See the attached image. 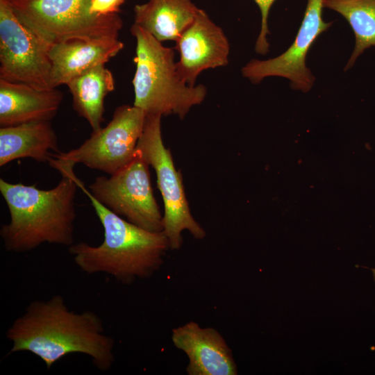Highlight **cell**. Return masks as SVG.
Returning <instances> with one entry per match:
<instances>
[{
	"mask_svg": "<svg viewBox=\"0 0 375 375\" xmlns=\"http://www.w3.org/2000/svg\"><path fill=\"white\" fill-rule=\"evenodd\" d=\"M63 99L55 89L39 90L0 78V126L51 121Z\"/></svg>",
	"mask_w": 375,
	"mask_h": 375,
	"instance_id": "14",
	"label": "cell"
},
{
	"mask_svg": "<svg viewBox=\"0 0 375 375\" xmlns=\"http://www.w3.org/2000/svg\"><path fill=\"white\" fill-rule=\"evenodd\" d=\"M149 165L136 149L132 160L109 177L99 176L90 194L129 222L151 232H162L163 216L151 185Z\"/></svg>",
	"mask_w": 375,
	"mask_h": 375,
	"instance_id": "9",
	"label": "cell"
},
{
	"mask_svg": "<svg viewBox=\"0 0 375 375\" xmlns=\"http://www.w3.org/2000/svg\"><path fill=\"white\" fill-rule=\"evenodd\" d=\"M146 117V112L135 106H120L106 126L92 131L78 148L53 153L48 163L60 173L74 170L81 163L111 175L134 157Z\"/></svg>",
	"mask_w": 375,
	"mask_h": 375,
	"instance_id": "6",
	"label": "cell"
},
{
	"mask_svg": "<svg viewBox=\"0 0 375 375\" xmlns=\"http://www.w3.org/2000/svg\"><path fill=\"white\" fill-rule=\"evenodd\" d=\"M160 115H147L136 149L155 170L158 188L164 203L163 231L172 250L183 244L182 232L188 230L198 240L205 230L192 217L185 197L181 173L174 167L172 156L162 142Z\"/></svg>",
	"mask_w": 375,
	"mask_h": 375,
	"instance_id": "7",
	"label": "cell"
},
{
	"mask_svg": "<svg viewBox=\"0 0 375 375\" xmlns=\"http://www.w3.org/2000/svg\"><path fill=\"white\" fill-rule=\"evenodd\" d=\"M73 108L90 124L92 131L104 121V100L115 89V78L105 64L97 65L69 81Z\"/></svg>",
	"mask_w": 375,
	"mask_h": 375,
	"instance_id": "17",
	"label": "cell"
},
{
	"mask_svg": "<svg viewBox=\"0 0 375 375\" xmlns=\"http://www.w3.org/2000/svg\"><path fill=\"white\" fill-rule=\"evenodd\" d=\"M103 228L98 246L73 244L69 253L78 267L88 274L103 273L123 284L148 278L161 267L169 242L163 232H151L115 214L96 200L78 179Z\"/></svg>",
	"mask_w": 375,
	"mask_h": 375,
	"instance_id": "3",
	"label": "cell"
},
{
	"mask_svg": "<svg viewBox=\"0 0 375 375\" xmlns=\"http://www.w3.org/2000/svg\"><path fill=\"white\" fill-rule=\"evenodd\" d=\"M131 33L136 40L133 106L147 115H176L183 119L192 106L203 101L206 88L201 84L190 86L180 78L172 48L135 24Z\"/></svg>",
	"mask_w": 375,
	"mask_h": 375,
	"instance_id": "4",
	"label": "cell"
},
{
	"mask_svg": "<svg viewBox=\"0 0 375 375\" xmlns=\"http://www.w3.org/2000/svg\"><path fill=\"white\" fill-rule=\"evenodd\" d=\"M258 5L261 14L260 30L257 38L255 51L260 55H265L269 51V44L267 35L269 34L268 28V16L269 10L275 0H254Z\"/></svg>",
	"mask_w": 375,
	"mask_h": 375,
	"instance_id": "19",
	"label": "cell"
},
{
	"mask_svg": "<svg viewBox=\"0 0 375 375\" xmlns=\"http://www.w3.org/2000/svg\"><path fill=\"white\" fill-rule=\"evenodd\" d=\"M323 7L340 14L353 32L354 48L344 68L347 71L366 49L375 47V0H323Z\"/></svg>",
	"mask_w": 375,
	"mask_h": 375,
	"instance_id": "18",
	"label": "cell"
},
{
	"mask_svg": "<svg viewBox=\"0 0 375 375\" xmlns=\"http://www.w3.org/2000/svg\"><path fill=\"white\" fill-rule=\"evenodd\" d=\"M172 340L188 358V375L238 374L231 350L216 329L190 322L172 330Z\"/></svg>",
	"mask_w": 375,
	"mask_h": 375,
	"instance_id": "12",
	"label": "cell"
},
{
	"mask_svg": "<svg viewBox=\"0 0 375 375\" xmlns=\"http://www.w3.org/2000/svg\"><path fill=\"white\" fill-rule=\"evenodd\" d=\"M323 8V0H307L301 24L291 46L275 58L251 60L242 68V76L253 83L267 77H282L290 81L292 88L310 91L316 78L306 66L307 54L317 38L333 24L324 20Z\"/></svg>",
	"mask_w": 375,
	"mask_h": 375,
	"instance_id": "10",
	"label": "cell"
},
{
	"mask_svg": "<svg viewBox=\"0 0 375 375\" xmlns=\"http://www.w3.org/2000/svg\"><path fill=\"white\" fill-rule=\"evenodd\" d=\"M123 48L118 38L72 40L53 44L49 52L51 87L66 85L88 69L105 64Z\"/></svg>",
	"mask_w": 375,
	"mask_h": 375,
	"instance_id": "13",
	"label": "cell"
},
{
	"mask_svg": "<svg viewBox=\"0 0 375 375\" xmlns=\"http://www.w3.org/2000/svg\"><path fill=\"white\" fill-rule=\"evenodd\" d=\"M14 11L51 43L72 40L117 39L119 13L92 14V0H6Z\"/></svg>",
	"mask_w": 375,
	"mask_h": 375,
	"instance_id": "5",
	"label": "cell"
},
{
	"mask_svg": "<svg viewBox=\"0 0 375 375\" xmlns=\"http://www.w3.org/2000/svg\"><path fill=\"white\" fill-rule=\"evenodd\" d=\"M372 271L374 279V281H375V268L372 269Z\"/></svg>",
	"mask_w": 375,
	"mask_h": 375,
	"instance_id": "21",
	"label": "cell"
},
{
	"mask_svg": "<svg viewBox=\"0 0 375 375\" xmlns=\"http://www.w3.org/2000/svg\"><path fill=\"white\" fill-rule=\"evenodd\" d=\"M6 335L12 343L10 353L28 351L47 369L74 353L90 356L101 371H108L115 361V342L106 333L101 319L91 310H70L58 294L31 302Z\"/></svg>",
	"mask_w": 375,
	"mask_h": 375,
	"instance_id": "1",
	"label": "cell"
},
{
	"mask_svg": "<svg viewBox=\"0 0 375 375\" xmlns=\"http://www.w3.org/2000/svg\"><path fill=\"white\" fill-rule=\"evenodd\" d=\"M60 174V181L50 190L0 178V192L10 217L0 230L6 251L24 253L44 243L74 244L78 178L74 171Z\"/></svg>",
	"mask_w": 375,
	"mask_h": 375,
	"instance_id": "2",
	"label": "cell"
},
{
	"mask_svg": "<svg viewBox=\"0 0 375 375\" xmlns=\"http://www.w3.org/2000/svg\"><path fill=\"white\" fill-rule=\"evenodd\" d=\"M53 44L24 22L6 0H0V78L39 90L53 89L49 56Z\"/></svg>",
	"mask_w": 375,
	"mask_h": 375,
	"instance_id": "8",
	"label": "cell"
},
{
	"mask_svg": "<svg viewBox=\"0 0 375 375\" xmlns=\"http://www.w3.org/2000/svg\"><path fill=\"white\" fill-rule=\"evenodd\" d=\"M179 53L176 62L180 78L194 86L201 72L225 66L228 62L230 46L222 28L199 8L192 22L175 42Z\"/></svg>",
	"mask_w": 375,
	"mask_h": 375,
	"instance_id": "11",
	"label": "cell"
},
{
	"mask_svg": "<svg viewBox=\"0 0 375 375\" xmlns=\"http://www.w3.org/2000/svg\"><path fill=\"white\" fill-rule=\"evenodd\" d=\"M126 0H92L90 11L99 16L119 13L120 6Z\"/></svg>",
	"mask_w": 375,
	"mask_h": 375,
	"instance_id": "20",
	"label": "cell"
},
{
	"mask_svg": "<svg viewBox=\"0 0 375 375\" xmlns=\"http://www.w3.org/2000/svg\"><path fill=\"white\" fill-rule=\"evenodd\" d=\"M199 8L192 0H149L134 7V23L160 42H176Z\"/></svg>",
	"mask_w": 375,
	"mask_h": 375,
	"instance_id": "16",
	"label": "cell"
},
{
	"mask_svg": "<svg viewBox=\"0 0 375 375\" xmlns=\"http://www.w3.org/2000/svg\"><path fill=\"white\" fill-rule=\"evenodd\" d=\"M60 152L51 121H40L0 128V166L18 158L49 162Z\"/></svg>",
	"mask_w": 375,
	"mask_h": 375,
	"instance_id": "15",
	"label": "cell"
}]
</instances>
